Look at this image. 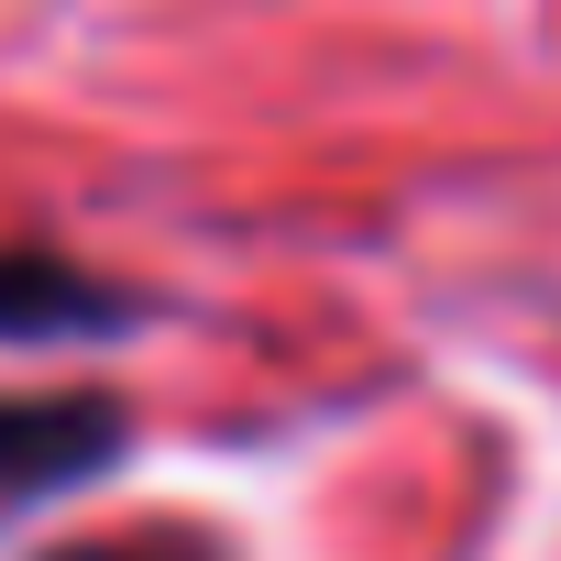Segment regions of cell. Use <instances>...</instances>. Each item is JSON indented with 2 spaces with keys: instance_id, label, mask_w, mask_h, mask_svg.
<instances>
[{
  "instance_id": "6da1fadb",
  "label": "cell",
  "mask_w": 561,
  "mask_h": 561,
  "mask_svg": "<svg viewBox=\"0 0 561 561\" xmlns=\"http://www.w3.org/2000/svg\"><path fill=\"white\" fill-rule=\"evenodd\" d=\"M111 440H122L111 408H56V397L0 408V495H12V484H67V473H89Z\"/></svg>"
},
{
  "instance_id": "7a4b0ae2",
  "label": "cell",
  "mask_w": 561,
  "mask_h": 561,
  "mask_svg": "<svg viewBox=\"0 0 561 561\" xmlns=\"http://www.w3.org/2000/svg\"><path fill=\"white\" fill-rule=\"evenodd\" d=\"M111 298L89 275L45 264V253H0V342H45V331H100Z\"/></svg>"
},
{
  "instance_id": "3957f363",
  "label": "cell",
  "mask_w": 561,
  "mask_h": 561,
  "mask_svg": "<svg viewBox=\"0 0 561 561\" xmlns=\"http://www.w3.org/2000/svg\"><path fill=\"white\" fill-rule=\"evenodd\" d=\"M56 561H144V550H56Z\"/></svg>"
}]
</instances>
